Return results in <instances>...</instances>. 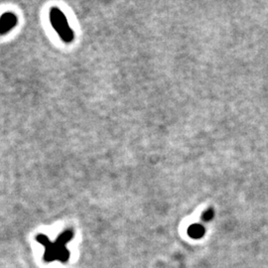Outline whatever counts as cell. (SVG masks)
<instances>
[{
  "label": "cell",
  "instance_id": "1",
  "mask_svg": "<svg viewBox=\"0 0 268 268\" xmlns=\"http://www.w3.org/2000/svg\"><path fill=\"white\" fill-rule=\"evenodd\" d=\"M37 241L40 242L45 248L44 260L46 262H51L54 260H59L61 262H67L70 258V252L64 245L59 244L58 242H51L48 236L39 235L36 237Z\"/></svg>",
  "mask_w": 268,
  "mask_h": 268
},
{
  "label": "cell",
  "instance_id": "2",
  "mask_svg": "<svg viewBox=\"0 0 268 268\" xmlns=\"http://www.w3.org/2000/svg\"><path fill=\"white\" fill-rule=\"evenodd\" d=\"M49 18L53 28L57 31V33L59 34L61 39L65 43L73 42L75 35L68 23L65 14L58 7H52Z\"/></svg>",
  "mask_w": 268,
  "mask_h": 268
},
{
  "label": "cell",
  "instance_id": "6",
  "mask_svg": "<svg viewBox=\"0 0 268 268\" xmlns=\"http://www.w3.org/2000/svg\"><path fill=\"white\" fill-rule=\"evenodd\" d=\"M214 210L213 209H209V210H207L204 214H203V216H202V219L204 220V221H209V220H211L212 218H214Z\"/></svg>",
  "mask_w": 268,
  "mask_h": 268
},
{
  "label": "cell",
  "instance_id": "4",
  "mask_svg": "<svg viewBox=\"0 0 268 268\" xmlns=\"http://www.w3.org/2000/svg\"><path fill=\"white\" fill-rule=\"evenodd\" d=\"M205 228L200 225V224H196V225H192L189 230H188V235L192 238L195 239H199L201 238L202 236L205 235Z\"/></svg>",
  "mask_w": 268,
  "mask_h": 268
},
{
  "label": "cell",
  "instance_id": "3",
  "mask_svg": "<svg viewBox=\"0 0 268 268\" xmlns=\"http://www.w3.org/2000/svg\"><path fill=\"white\" fill-rule=\"evenodd\" d=\"M18 19L14 13L6 12L0 17V35H5L16 26Z\"/></svg>",
  "mask_w": 268,
  "mask_h": 268
},
{
  "label": "cell",
  "instance_id": "5",
  "mask_svg": "<svg viewBox=\"0 0 268 268\" xmlns=\"http://www.w3.org/2000/svg\"><path fill=\"white\" fill-rule=\"evenodd\" d=\"M73 236H74V232L72 230H66L65 232H63L57 237L56 242H58L61 245L66 247V244L73 238Z\"/></svg>",
  "mask_w": 268,
  "mask_h": 268
}]
</instances>
